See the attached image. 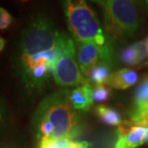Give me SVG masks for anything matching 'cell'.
<instances>
[{
	"label": "cell",
	"mask_w": 148,
	"mask_h": 148,
	"mask_svg": "<svg viewBox=\"0 0 148 148\" xmlns=\"http://www.w3.org/2000/svg\"><path fill=\"white\" fill-rule=\"evenodd\" d=\"M65 36L42 14L32 16L23 28L13 64L28 93L42 91L53 77Z\"/></svg>",
	"instance_id": "cell-1"
},
{
	"label": "cell",
	"mask_w": 148,
	"mask_h": 148,
	"mask_svg": "<svg viewBox=\"0 0 148 148\" xmlns=\"http://www.w3.org/2000/svg\"><path fill=\"white\" fill-rule=\"evenodd\" d=\"M32 129L40 140H74L81 133L80 119L69 101V90L45 97L35 111Z\"/></svg>",
	"instance_id": "cell-2"
},
{
	"label": "cell",
	"mask_w": 148,
	"mask_h": 148,
	"mask_svg": "<svg viewBox=\"0 0 148 148\" xmlns=\"http://www.w3.org/2000/svg\"><path fill=\"white\" fill-rule=\"evenodd\" d=\"M103 8L105 27L108 36L117 41L132 37L140 26V15L137 6L132 1H100Z\"/></svg>",
	"instance_id": "cell-3"
},
{
	"label": "cell",
	"mask_w": 148,
	"mask_h": 148,
	"mask_svg": "<svg viewBox=\"0 0 148 148\" xmlns=\"http://www.w3.org/2000/svg\"><path fill=\"white\" fill-rule=\"evenodd\" d=\"M82 73L76 58L73 40L65 36L62 51L53 71V79L57 84L64 87L89 85V82Z\"/></svg>",
	"instance_id": "cell-4"
},
{
	"label": "cell",
	"mask_w": 148,
	"mask_h": 148,
	"mask_svg": "<svg viewBox=\"0 0 148 148\" xmlns=\"http://www.w3.org/2000/svg\"><path fill=\"white\" fill-rule=\"evenodd\" d=\"M77 63L82 73L88 77L92 69L101 63L110 64L112 52L110 45L100 46L94 42L78 43Z\"/></svg>",
	"instance_id": "cell-5"
},
{
	"label": "cell",
	"mask_w": 148,
	"mask_h": 148,
	"mask_svg": "<svg viewBox=\"0 0 148 148\" xmlns=\"http://www.w3.org/2000/svg\"><path fill=\"white\" fill-rule=\"evenodd\" d=\"M64 8L68 27L72 34L80 27L98 19L95 11L85 1H65Z\"/></svg>",
	"instance_id": "cell-6"
},
{
	"label": "cell",
	"mask_w": 148,
	"mask_h": 148,
	"mask_svg": "<svg viewBox=\"0 0 148 148\" xmlns=\"http://www.w3.org/2000/svg\"><path fill=\"white\" fill-rule=\"evenodd\" d=\"M147 127L133 124L132 122L119 125L114 148H137L144 143Z\"/></svg>",
	"instance_id": "cell-7"
},
{
	"label": "cell",
	"mask_w": 148,
	"mask_h": 148,
	"mask_svg": "<svg viewBox=\"0 0 148 148\" xmlns=\"http://www.w3.org/2000/svg\"><path fill=\"white\" fill-rule=\"evenodd\" d=\"M73 36L77 43L94 42L100 46L108 45L98 19L80 27L73 34Z\"/></svg>",
	"instance_id": "cell-8"
},
{
	"label": "cell",
	"mask_w": 148,
	"mask_h": 148,
	"mask_svg": "<svg viewBox=\"0 0 148 148\" xmlns=\"http://www.w3.org/2000/svg\"><path fill=\"white\" fill-rule=\"evenodd\" d=\"M138 79V76L135 71L129 69H123L111 73L106 84L114 89L125 90L135 84Z\"/></svg>",
	"instance_id": "cell-9"
},
{
	"label": "cell",
	"mask_w": 148,
	"mask_h": 148,
	"mask_svg": "<svg viewBox=\"0 0 148 148\" xmlns=\"http://www.w3.org/2000/svg\"><path fill=\"white\" fill-rule=\"evenodd\" d=\"M69 101L75 110H88L93 103L92 89L90 85H82L69 91Z\"/></svg>",
	"instance_id": "cell-10"
},
{
	"label": "cell",
	"mask_w": 148,
	"mask_h": 148,
	"mask_svg": "<svg viewBox=\"0 0 148 148\" xmlns=\"http://www.w3.org/2000/svg\"><path fill=\"white\" fill-rule=\"evenodd\" d=\"M120 60L127 65H135L142 63L146 58V45L138 42L123 49L119 55Z\"/></svg>",
	"instance_id": "cell-11"
},
{
	"label": "cell",
	"mask_w": 148,
	"mask_h": 148,
	"mask_svg": "<svg viewBox=\"0 0 148 148\" xmlns=\"http://www.w3.org/2000/svg\"><path fill=\"white\" fill-rule=\"evenodd\" d=\"M148 110V77L139 84L134 93V107L132 112L138 113Z\"/></svg>",
	"instance_id": "cell-12"
},
{
	"label": "cell",
	"mask_w": 148,
	"mask_h": 148,
	"mask_svg": "<svg viewBox=\"0 0 148 148\" xmlns=\"http://www.w3.org/2000/svg\"><path fill=\"white\" fill-rule=\"evenodd\" d=\"M96 112L101 120L107 125L118 126L123 123L120 114L112 108L106 107L105 106H100L96 108Z\"/></svg>",
	"instance_id": "cell-13"
},
{
	"label": "cell",
	"mask_w": 148,
	"mask_h": 148,
	"mask_svg": "<svg viewBox=\"0 0 148 148\" xmlns=\"http://www.w3.org/2000/svg\"><path fill=\"white\" fill-rule=\"evenodd\" d=\"M110 75V64L101 63L95 69H92L88 77L91 82L97 85H103L106 83L108 77Z\"/></svg>",
	"instance_id": "cell-14"
},
{
	"label": "cell",
	"mask_w": 148,
	"mask_h": 148,
	"mask_svg": "<svg viewBox=\"0 0 148 148\" xmlns=\"http://www.w3.org/2000/svg\"><path fill=\"white\" fill-rule=\"evenodd\" d=\"M75 140H71L68 138L58 140L43 139L40 141L39 148H73Z\"/></svg>",
	"instance_id": "cell-15"
},
{
	"label": "cell",
	"mask_w": 148,
	"mask_h": 148,
	"mask_svg": "<svg viewBox=\"0 0 148 148\" xmlns=\"http://www.w3.org/2000/svg\"><path fill=\"white\" fill-rule=\"evenodd\" d=\"M110 96V89L104 85H97L92 89L93 101L102 103L106 101Z\"/></svg>",
	"instance_id": "cell-16"
},
{
	"label": "cell",
	"mask_w": 148,
	"mask_h": 148,
	"mask_svg": "<svg viewBox=\"0 0 148 148\" xmlns=\"http://www.w3.org/2000/svg\"><path fill=\"white\" fill-rule=\"evenodd\" d=\"M8 124H9V119H8L7 104L3 95L0 94V131L8 129Z\"/></svg>",
	"instance_id": "cell-17"
},
{
	"label": "cell",
	"mask_w": 148,
	"mask_h": 148,
	"mask_svg": "<svg viewBox=\"0 0 148 148\" xmlns=\"http://www.w3.org/2000/svg\"><path fill=\"white\" fill-rule=\"evenodd\" d=\"M131 122L133 124L140 125L143 127H148V110H147L130 114Z\"/></svg>",
	"instance_id": "cell-18"
},
{
	"label": "cell",
	"mask_w": 148,
	"mask_h": 148,
	"mask_svg": "<svg viewBox=\"0 0 148 148\" xmlns=\"http://www.w3.org/2000/svg\"><path fill=\"white\" fill-rule=\"evenodd\" d=\"M12 16L3 8H0V30H5L12 23Z\"/></svg>",
	"instance_id": "cell-19"
},
{
	"label": "cell",
	"mask_w": 148,
	"mask_h": 148,
	"mask_svg": "<svg viewBox=\"0 0 148 148\" xmlns=\"http://www.w3.org/2000/svg\"><path fill=\"white\" fill-rule=\"evenodd\" d=\"M73 148H93L92 145L88 142L82 141V142H78V141H75V144Z\"/></svg>",
	"instance_id": "cell-20"
},
{
	"label": "cell",
	"mask_w": 148,
	"mask_h": 148,
	"mask_svg": "<svg viewBox=\"0 0 148 148\" xmlns=\"http://www.w3.org/2000/svg\"><path fill=\"white\" fill-rule=\"evenodd\" d=\"M5 44H6L5 40H4L3 38L0 37V52L3 49V48H4V46H5Z\"/></svg>",
	"instance_id": "cell-21"
},
{
	"label": "cell",
	"mask_w": 148,
	"mask_h": 148,
	"mask_svg": "<svg viewBox=\"0 0 148 148\" xmlns=\"http://www.w3.org/2000/svg\"><path fill=\"white\" fill-rule=\"evenodd\" d=\"M148 143V127H147V131H146V135H145V138H144V143Z\"/></svg>",
	"instance_id": "cell-22"
},
{
	"label": "cell",
	"mask_w": 148,
	"mask_h": 148,
	"mask_svg": "<svg viewBox=\"0 0 148 148\" xmlns=\"http://www.w3.org/2000/svg\"><path fill=\"white\" fill-rule=\"evenodd\" d=\"M146 47H147V54H148V40L147 43H146Z\"/></svg>",
	"instance_id": "cell-23"
},
{
	"label": "cell",
	"mask_w": 148,
	"mask_h": 148,
	"mask_svg": "<svg viewBox=\"0 0 148 148\" xmlns=\"http://www.w3.org/2000/svg\"><path fill=\"white\" fill-rule=\"evenodd\" d=\"M147 3H148V2H147Z\"/></svg>",
	"instance_id": "cell-24"
}]
</instances>
